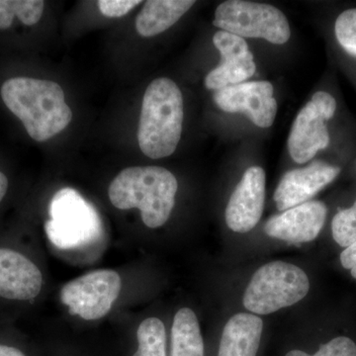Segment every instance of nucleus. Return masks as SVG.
<instances>
[{
    "label": "nucleus",
    "mask_w": 356,
    "mask_h": 356,
    "mask_svg": "<svg viewBox=\"0 0 356 356\" xmlns=\"http://www.w3.org/2000/svg\"><path fill=\"white\" fill-rule=\"evenodd\" d=\"M7 108L36 142H46L64 131L72 119L64 90L57 83L31 77H13L1 86Z\"/></svg>",
    "instance_id": "nucleus-1"
},
{
    "label": "nucleus",
    "mask_w": 356,
    "mask_h": 356,
    "mask_svg": "<svg viewBox=\"0 0 356 356\" xmlns=\"http://www.w3.org/2000/svg\"><path fill=\"white\" fill-rule=\"evenodd\" d=\"M178 184L170 170L161 166H133L122 170L109 186V199L117 209L138 208L151 229L168 222L175 204Z\"/></svg>",
    "instance_id": "nucleus-2"
},
{
    "label": "nucleus",
    "mask_w": 356,
    "mask_h": 356,
    "mask_svg": "<svg viewBox=\"0 0 356 356\" xmlns=\"http://www.w3.org/2000/svg\"><path fill=\"white\" fill-rule=\"evenodd\" d=\"M184 97L177 84L159 77L149 84L143 98L138 142L147 158L172 156L179 144L184 124Z\"/></svg>",
    "instance_id": "nucleus-3"
},
{
    "label": "nucleus",
    "mask_w": 356,
    "mask_h": 356,
    "mask_svg": "<svg viewBox=\"0 0 356 356\" xmlns=\"http://www.w3.org/2000/svg\"><path fill=\"white\" fill-rule=\"evenodd\" d=\"M309 289L310 282L303 269L285 261L269 262L252 275L243 303L250 313L268 315L298 303Z\"/></svg>",
    "instance_id": "nucleus-4"
},
{
    "label": "nucleus",
    "mask_w": 356,
    "mask_h": 356,
    "mask_svg": "<svg viewBox=\"0 0 356 356\" xmlns=\"http://www.w3.org/2000/svg\"><path fill=\"white\" fill-rule=\"evenodd\" d=\"M47 236L54 245L70 250L93 242L102 233V222L92 206L72 188L58 191L51 199Z\"/></svg>",
    "instance_id": "nucleus-5"
},
{
    "label": "nucleus",
    "mask_w": 356,
    "mask_h": 356,
    "mask_svg": "<svg viewBox=\"0 0 356 356\" xmlns=\"http://www.w3.org/2000/svg\"><path fill=\"white\" fill-rule=\"evenodd\" d=\"M213 24L241 38L264 39L275 44L287 43L291 37L284 13L275 6L259 2H222L215 11Z\"/></svg>",
    "instance_id": "nucleus-6"
},
{
    "label": "nucleus",
    "mask_w": 356,
    "mask_h": 356,
    "mask_svg": "<svg viewBox=\"0 0 356 356\" xmlns=\"http://www.w3.org/2000/svg\"><path fill=\"white\" fill-rule=\"evenodd\" d=\"M121 287L116 271L100 269L67 282L60 290V300L72 315L86 321L99 320L111 310Z\"/></svg>",
    "instance_id": "nucleus-7"
},
{
    "label": "nucleus",
    "mask_w": 356,
    "mask_h": 356,
    "mask_svg": "<svg viewBox=\"0 0 356 356\" xmlns=\"http://www.w3.org/2000/svg\"><path fill=\"white\" fill-rule=\"evenodd\" d=\"M337 102L330 93L318 91L301 109L293 123L288 151L293 161L305 163L330 144L327 121L334 117Z\"/></svg>",
    "instance_id": "nucleus-8"
},
{
    "label": "nucleus",
    "mask_w": 356,
    "mask_h": 356,
    "mask_svg": "<svg viewBox=\"0 0 356 356\" xmlns=\"http://www.w3.org/2000/svg\"><path fill=\"white\" fill-rule=\"evenodd\" d=\"M274 88L269 81H250L227 86L214 95L218 107L229 113H243L259 128L273 126L277 113Z\"/></svg>",
    "instance_id": "nucleus-9"
},
{
    "label": "nucleus",
    "mask_w": 356,
    "mask_h": 356,
    "mask_svg": "<svg viewBox=\"0 0 356 356\" xmlns=\"http://www.w3.org/2000/svg\"><path fill=\"white\" fill-rule=\"evenodd\" d=\"M266 181V172L261 166L245 170L227 205L225 217L229 229L245 234L257 226L264 212Z\"/></svg>",
    "instance_id": "nucleus-10"
},
{
    "label": "nucleus",
    "mask_w": 356,
    "mask_h": 356,
    "mask_svg": "<svg viewBox=\"0 0 356 356\" xmlns=\"http://www.w3.org/2000/svg\"><path fill=\"white\" fill-rule=\"evenodd\" d=\"M213 43L221 54L222 63L206 76V88L218 91L254 76L257 65L245 39L220 30L213 36Z\"/></svg>",
    "instance_id": "nucleus-11"
},
{
    "label": "nucleus",
    "mask_w": 356,
    "mask_h": 356,
    "mask_svg": "<svg viewBox=\"0 0 356 356\" xmlns=\"http://www.w3.org/2000/svg\"><path fill=\"white\" fill-rule=\"evenodd\" d=\"M341 172L337 166L324 161H314L306 168L285 173L274 192L273 199L280 211H286L308 202L318 191L336 179Z\"/></svg>",
    "instance_id": "nucleus-12"
},
{
    "label": "nucleus",
    "mask_w": 356,
    "mask_h": 356,
    "mask_svg": "<svg viewBox=\"0 0 356 356\" xmlns=\"http://www.w3.org/2000/svg\"><path fill=\"white\" fill-rule=\"evenodd\" d=\"M327 208L321 201H308L271 217L264 225L270 238L292 243L315 240L324 227Z\"/></svg>",
    "instance_id": "nucleus-13"
},
{
    "label": "nucleus",
    "mask_w": 356,
    "mask_h": 356,
    "mask_svg": "<svg viewBox=\"0 0 356 356\" xmlns=\"http://www.w3.org/2000/svg\"><path fill=\"white\" fill-rule=\"evenodd\" d=\"M43 276L36 264L15 250L0 248V297L28 301L38 296Z\"/></svg>",
    "instance_id": "nucleus-14"
},
{
    "label": "nucleus",
    "mask_w": 356,
    "mask_h": 356,
    "mask_svg": "<svg viewBox=\"0 0 356 356\" xmlns=\"http://www.w3.org/2000/svg\"><path fill=\"white\" fill-rule=\"evenodd\" d=\"M264 322L254 314L238 313L222 330L218 356H257Z\"/></svg>",
    "instance_id": "nucleus-15"
},
{
    "label": "nucleus",
    "mask_w": 356,
    "mask_h": 356,
    "mask_svg": "<svg viewBox=\"0 0 356 356\" xmlns=\"http://www.w3.org/2000/svg\"><path fill=\"white\" fill-rule=\"evenodd\" d=\"M195 1L191 0H149L145 2L136 18V29L140 36H156L170 29Z\"/></svg>",
    "instance_id": "nucleus-16"
},
{
    "label": "nucleus",
    "mask_w": 356,
    "mask_h": 356,
    "mask_svg": "<svg viewBox=\"0 0 356 356\" xmlns=\"http://www.w3.org/2000/svg\"><path fill=\"white\" fill-rule=\"evenodd\" d=\"M172 356H204V341L195 313L182 308L175 314L172 329Z\"/></svg>",
    "instance_id": "nucleus-17"
},
{
    "label": "nucleus",
    "mask_w": 356,
    "mask_h": 356,
    "mask_svg": "<svg viewBox=\"0 0 356 356\" xmlns=\"http://www.w3.org/2000/svg\"><path fill=\"white\" fill-rule=\"evenodd\" d=\"M42 0H0V29H8L14 17L27 26L38 23L43 15Z\"/></svg>",
    "instance_id": "nucleus-18"
},
{
    "label": "nucleus",
    "mask_w": 356,
    "mask_h": 356,
    "mask_svg": "<svg viewBox=\"0 0 356 356\" xmlns=\"http://www.w3.org/2000/svg\"><path fill=\"white\" fill-rule=\"evenodd\" d=\"M139 348L133 356H166L165 327L159 318L143 321L137 332Z\"/></svg>",
    "instance_id": "nucleus-19"
},
{
    "label": "nucleus",
    "mask_w": 356,
    "mask_h": 356,
    "mask_svg": "<svg viewBox=\"0 0 356 356\" xmlns=\"http://www.w3.org/2000/svg\"><path fill=\"white\" fill-rule=\"evenodd\" d=\"M334 34L341 48L356 58V8L339 14L334 23Z\"/></svg>",
    "instance_id": "nucleus-20"
},
{
    "label": "nucleus",
    "mask_w": 356,
    "mask_h": 356,
    "mask_svg": "<svg viewBox=\"0 0 356 356\" xmlns=\"http://www.w3.org/2000/svg\"><path fill=\"white\" fill-rule=\"evenodd\" d=\"M332 238L343 248L356 242V218L350 208L339 211L332 222Z\"/></svg>",
    "instance_id": "nucleus-21"
},
{
    "label": "nucleus",
    "mask_w": 356,
    "mask_h": 356,
    "mask_svg": "<svg viewBox=\"0 0 356 356\" xmlns=\"http://www.w3.org/2000/svg\"><path fill=\"white\" fill-rule=\"evenodd\" d=\"M286 356H356V344L348 337H337L323 344L315 355L301 350H291Z\"/></svg>",
    "instance_id": "nucleus-22"
},
{
    "label": "nucleus",
    "mask_w": 356,
    "mask_h": 356,
    "mask_svg": "<svg viewBox=\"0 0 356 356\" xmlns=\"http://www.w3.org/2000/svg\"><path fill=\"white\" fill-rule=\"evenodd\" d=\"M142 3L140 0H99L97 6L100 13L106 17H122Z\"/></svg>",
    "instance_id": "nucleus-23"
},
{
    "label": "nucleus",
    "mask_w": 356,
    "mask_h": 356,
    "mask_svg": "<svg viewBox=\"0 0 356 356\" xmlns=\"http://www.w3.org/2000/svg\"><path fill=\"white\" fill-rule=\"evenodd\" d=\"M341 262L344 268L350 269L351 275L356 280V242L341 252Z\"/></svg>",
    "instance_id": "nucleus-24"
},
{
    "label": "nucleus",
    "mask_w": 356,
    "mask_h": 356,
    "mask_svg": "<svg viewBox=\"0 0 356 356\" xmlns=\"http://www.w3.org/2000/svg\"><path fill=\"white\" fill-rule=\"evenodd\" d=\"M0 356H25L19 350L0 344Z\"/></svg>",
    "instance_id": "nucleus-25"
},
{
    "label": "nucleus",
    "mask_w": 356,
    "mask_h": 356,
    "mask_svg": "<svg viewBox=\"0 0 356 356\" xmlns=\"http://www.w3.org/2000/svg\"><path fill=\"white\" fill-rule=\"evenodd\" d=\"M7 189H8V179L4 173L0 172V202L6 196Z\"/></svg>",
    "instance_id": "nucleus-26"
},
{
    "label": "nucleus",
    "mask_w": 356,
    "mask_h": 356,
    "mask_svg": "<svg viewBox=\"0 0 356 356\" xmlns=\"http://www.w3.org/2000/svg\"><path fill=\"white\" fill-rule=\"evenodd\" d=\"M351 211H353V214H355V216L356 218V200L355 204H353V207L350 208Z\"/></svg>",
    "instance_id": "nucleus-27"
}]
</instances>
